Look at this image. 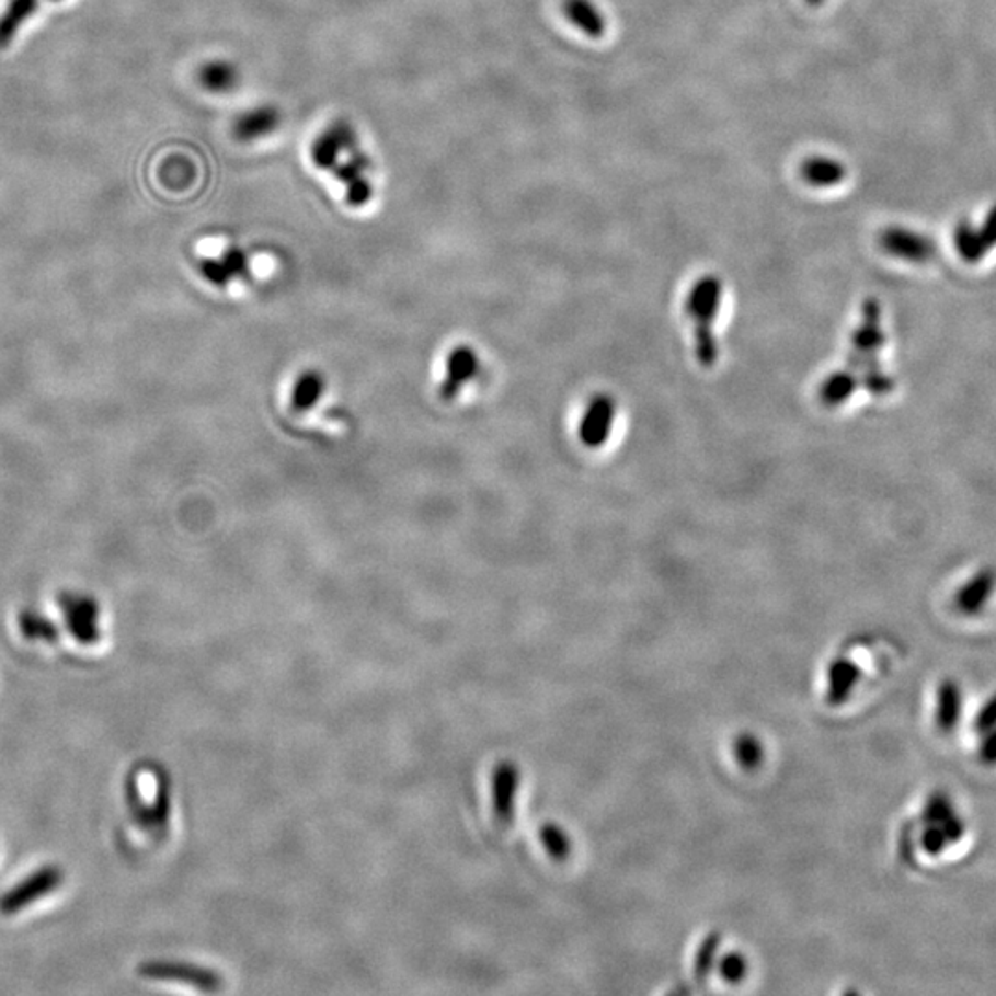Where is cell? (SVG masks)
<instances>
[{"mask_svg": "<svg viewBox=\"0 0 996 996\" xmlns=\"http://www.w3.org/2000/svg\"><path fill=\"white\" fill-rule=\"evenodd\" d=\"M885 332L882 329V309L874 298L863 301L860 323L851 334V351L847 356V366L857 374L863 390L869 396L888 397L895 390V379L885 371L880 362L884 350Z\"/></svg>", "mask_w": 996, "mask_h": 996, "instance_id": "cell-1", "label": "cell"}, {"mask_svg": "<svg viewBox=\"0 0 996 996\" xmlns=\"http://www.w3.org/2000/svg\"><path fill=\"white\" fill-rule=\"evenodd\" d=\"M723 291V281L717 274H707L690 286L685 301V312L692 325L694 358L703 369H712L720 358L717 323Z\"/></svg>", "mask_w": 996, "mask_h": 996, "instance_id": "cell-2", "label": "cell"}, {"mask_svg": "<svg viewBox=\"0 0 996 996\" xmlns=\"http://www.w3.org/2000/svg\"><path fill=\"white\" fill-rule=\"evenodd\" d=\"M64 884V869L58 866H45L35 873L21 880L12 890H8L0 897V914L15 915L28 904H34L39 898L47 897L56 888Z\"/></svg>", "mask_w": 996, "mask_h": 996, "instance_id": "cell-3", "label": "cell"}, {"mask_svg": "<svg viewBox=\"0 0 996 996\" xmlns=\"http://www.w3.org/2000/svg\"><path fill=\"white\" fill-rule=\"evenodd\" d=\"M880 250L888 255L912 264H927L932 261L938 253V245L927 234L914 231V229L903 228V226H890L884 228L879 234Z\"/></svg>", "mask_w": 996, "mask_h": 996, "instance_id": "cell-4", "label": "cell"}, {"mask_svg": "<svg viewBox=\"0 0 996 996\" xmlns=\"http://www.w3.org/2000/svg\"><path fill=\"white\" fill-rule=\"evenodd\" d=\"M617 401L609 393H598L588 399L587 407L583 410L577 437L587 449H602L617 423Z\"/></svg>", "mask_w": 996, "mask_h": 996, "instance_id": "cell-5", "label": "cell"}, {"mask_svg": "<svg viewBox=\"0 0 996 996\" xmlns=\"http://www.w3.org/2000/svg\"><path fill=\"white\" fill-rule=\"evenodd\" d=\"M58 604L64 609L65 622L70 636L80 644H96L100 639V607L93 596L80 593H61Z\"/></svg>", "mask_w": 996, "mask_h": 996, "instance_id": "cell-6", "label": "cell"}, {"mask_svg": "<svg viewBox=\"0 0 996 996\" xmlns=\"http://www.w3.org/2000/svg\"><path fill=\"white\" fill-rule=\"evenodd\" d=\"M139 974L150 980L181 982V984L193 985L196 989L202 991H218L221 987V978L215 971L191 965V963L152 960V962L140 963Z\"/></svg>", "mask_w": 996, "mask_h": 996, "instance_id": "cell-7", "label": "cell"}, {"mask_svg": "<svg viewBox=\"0 0 996 996\" xmlns=\"http://www.w3.org/2000/svg\"><path fill=\"white\" fill-rule=\"evenodd\" d=\"M358 148V135L347 121H334L329 128L316 137L310 158L321 170H332L340 163L344 152Z\"/></svg>", "mask_w": 996, "mask_h": 996, "instance_id": "cell-8", "label": "cell"}, {"mask_svg": "<svg viewBox=\"0 0 996 996\" xmlns=\"http://www.w3.org/2000/svg\"><path fill=\"white\" fill-rule=\"evenodd\" d=\"M480 369V358L477 351L469 345H456L447 356V367H445V380L439 388V396L445 401H453L458 397L461 388L474 379Z\"/></svg>", "mask_w": 996, "mask_h": 996, "instance_id": "cell-9", "label": "cell"}, {"mask_svg": "<svg viewBox=\"0 0 996 996\" xmlns=\"http://www.w3.org/2000/svg\"><path fill=\"white\" fill-rule=\"evenodd\" d=\"M281 113L274 105H259L242 113L233 124V137L239 142H255L279 128Z\"/></svg>", "mask_w": 996, "mask_h": 996, "instance_id": "cell-10", "label": "cell"}, {"mask_svg": "<svg viewBox=\"0 0 996 996\" xmlns=\"http://www.w3.org/2000/svg\"><path fill=\"white\" fill-rule=\"evenodd\" d=\"M860 388L862 385H860L857 374H852L849 367H842L822 380V385L817 388V399L822 402L823 409H842L851 401Z\"/></svg>", "mask_w": 996, "mask_h": 996, "instance_id": "cell-11", "label": "cell"}, {"mask_svg": "<svg viewBox=\"0 0 996 996\" xmlns=\"http://www.w3.org/2000/svg\"><path fill=\"white\" fill-rule=\"evenodd\" d=\"M563 15L588 39H602L607 34V18L595 0H563Z\"/></svg>", "mask_w": 996, "mask_h": 996, "instance_id": "cell-12", "label": "cell"}, {"mask_svg": "<svg viewBox=\"0 0 996 996\" xmlns=\"http://www.w3.org/2000/svg\"><path fill=\"white\" fill-rule=\"evenodd\" d=\"M248 255L239 248H231L218 259H205L199 264V272L210 285L226 286L233 279L248 274Z\"/></svg>", "mask_w": 996, "mask_h": 996, "instance_id": "cell-13", "label": "cell"}, {"mask_svg": "<svg viewBox=\"0 0 996 996\" xmlns=\"http://www.w3.org/2000/svg\"><path fill=\"white\" fill-rule=\"evenodd\" d=\"M801 178L809 187H838L839 183H844L847 178V167L839 159L814 156V158L804 159L801 164Z\"/></svg>", "mask_w": 996, "mask_h": 996, "instance_id": "cell-14", "label": "cell"}, {"mask_svg": "<svg viewBox=\"0 0 996 996\" xmlns=\"http://www.w3.org/2000/svg\"><path fill=\"white\" fill-rule=\"evenodd\" d=\"M519 788V768L512 763H502L493 777V803L495 814L502 823L512 822L513 801Z\"/></svg>", "mask_w": 996, "mask_h": 996, "instance_id": "cell-15", "label": "cell"}, {"mask_svg": "<svg viewBox=\"0 0 996 996\" xmlns=\"http://www.w3.org/2000/svg\"><path fill=\"white\" fill-rule=\"evenodd\" d=\"M198 82L209 93H229L234 88H239L240 70L231 61L213 59V61L202 65V69L198 70Z\"/></svg>", "mask_w": 996, "mask_h": 996, "instance_id": "cell-16", "label": "cell"}, {"mask_svg": "<svg viewBox=\"0 0 996 996\" xmlns=\"http://www.w3.org/2000/svg\"><path fill=\"white\" fill-rule=\"evenodd\" d=\"M39 8V0H10L7 10L0 15V48H7L15 39L19 30L28 19L34 18Z\"/></svg>", "mask_w": 996, "mask_h": 996, "instance_id": "cell-17", "label": "cell"}, {"mask_svg": "<svg viewBox=\"0 0 996 996\" xmlns=\"http://www.w3.org/2000/svg\"><path fill=\"white\" fill-rule=\"evenodd\" d=\"M325 390V380L318 371H305L291 386L290 407L296 412H309L314 409Z\"/></svg>", "mask_w": 996, "mask_h": 996, "instance_id": "cell-18", "label": "cell"}, {"mask_svg": "<svg viewBox=\"0 0 996 996\" xmlns=\"http://www.w3.org/2000/svg\"><path fill=\"white\" fill-rule=\"evenodd\" d=\"M954 248L958 255L969 264H976L991 251L985 244L984 237L980 233L978 226L971 221H960L954 229Z\"/></svg>", "mask_w": 996, "mask_h": 996, "instance_id": "cell-19", "label": "cell"}, {"mask_svg": "<svg viewBox=\"0 0 996 996\" xmlns=\"http://www.w3.org/2000/svg\"><path fill=\"white\" fill-rule=\"evenodd\" d=\"M19 628H21L24 639H28V641H58L59 631L56 623L34 609H24L19 615Z\"/></svg>", "mask_w": 996, "mask_h": 996, "instance_id": "cell-20", "label": "cell"}, {"mask_svg": "<svg viewBox=\"0 0 996 996\" xmlns=\"http://www.w3.org/2000/svg\"><path fill=\"white\" fill-rule=\"evenodd\" d=\"M995 572H980V574H976V576L963 587L962 593H960V604H962L963 607H968V609L978 607L980 604H984L985 598L991 595V591L995 587Z\"/></svg>", "mask_w": 996, "mask_h": 996, "instance_id": "cell-21", "label": "cell"}, {"mask_svg": "<svg viewBox=\"0 0 996 996\" xmlns=\"http://www.w3.org/2000/svg\"><path fill=\"white\" fill-rule=\"evenodd\" d=\"M855 677H858V674L851 664L845 663V661H836L831 666V672H828V679H831L828 701L831 703H839V699H844L849 692Z\"/></svg>", "mask_w": 996, "mask_h": 996, "instance_id": "cell-22", "label": "cell"}, {"mask_svg": "<svg viewBox=\"0 0 996 996\" xmlns=\"http://www.w3.org/2000/svg\"><path fill=\"white\" fill-rule=\"evenodd\" d=\"M734 757L742 768H758L764 757L763 744L753 734H742L734 741Z\"/></svg>", "mask_w": 996, "mask_h": 996, "instance_id": "cell-23", "label": "cell"}, {"mask_svg": "<svg viewBox=\"0 0 996 996\" xmlns=\"http://www.w3.org/2000/svg\"><path fill=\"white\" fill-rule=\"evenodd\" d=\"M371 169V159L367 158L366 153L360 152V148H356L351 152L350 159L347 161H340L334 169L331 170L334 178L340 181V183H351V181L356 180V178H362L366 175V172H369Z\"/></svg>", "mask_w": 996, "mask_h": 996, "instance_id": "cell-24", "label": "cell"}, {"mask_svg": "<svg viewBox=\"0 0 996 996\" xmlns=\"http://www.w3.org/2000/svg\"><path fill=\"white\" fill-rule=\"evenodd\" d=\"M541 842L547 847V851L553 858H558V860H563L571 852V839H569L563 828L553 825V823H548L541 828Z\"/></svg>", "mask_w": 996, "mask_h": 996, "instance_id": "cell-25", "label": "cell"}, {"mask_svg": "<svg viewBox=\"0 0 996 996\" xmlns=\"http://www.w3.org/2000/svg\"><path fill=\"white\" fill-rule=\"evenodd\" d=\"M371 198H374V185H371V181L367 180L366 175L356 178V180L345 185V202L351 207H364V205L369 204Z\"/></svg>", "mask_w": 996, "mask_h": 996, "instance_id": "cell-26", "label": "cell"}, {"mask_svg": "<svg viewBox=\"0 0 996 996\" xmlns=\"http://www.w3.org/2000/svg\"><path fill=\"white\" fill-rule=\"evenodd\" d=\"M717 934H711L707 936L706 941L701 945L698 955H696V968H694V973L698 976V980H703L707 976V973L711 971L712 960H714V954H717L718 947Z\"/></svg>", "mask_w": 996, "mask_h": 996, "instance_id": "cell-27", "label": "cell"}, {"mask_svg": "<svg viewBox=\"0 0 996 996\" xmlns=\"http://www.w3.org/2000/svg\"><path fill=\"white\" fill-rule=\"evenodd\" d=\"M746 971L747 963L746 960H744V955L729 954L728 958H723L720 973H722L723 978L729 980L731 984H734V982H739V980L744 978Z\"/></svg>", "mask_w": 996, "mask_h": 996, "instance_id": "cell-28", "label": "cell"}, {"mask_svg": "<svg viewBox=\"0 0 996 996\" xmlns=\"http://www.w3.org/2000/svg\"><path fill=\"white\" fill-rule=\"evenodd\" d=\"M978 229L987 248L993 250L996 245V205L985 215L984 221H982V226H978Z\"/></svg>", "mask_w": 996, "mask_h": 996, "instance_id": "cell-29", "label": "cell"}, {"mask_svg": "<svg viewBox=\"0 0 996 996\" xmlns=\"http://www.w3.org/2000/svg\"><path fill=\"white\" fill-rule=\"evenodd\" d=\"M809 7L820 8L822 4H825V0H804Z\"/></svg>", "mask_w": 996, "mask_h": 996, "instance_id": "cell-30", "label": "cell"}, {"mask_svg": "<svg viewBox=\"0 0 996 996\" xmlns=\"http://www.w3.org/2000/svg\"><path fill=\"white\" fill-rule=\"evenodd\" d=\"M53 2H61V0H53Z\"/></svg>", "mask_w": 996, "mask_h": 996, "instance_id": "cell-31", "label": "cell"}]
</instances>
